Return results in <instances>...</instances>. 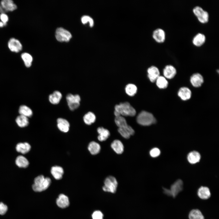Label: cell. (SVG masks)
Instances as JSON below:
<instances>
[{"label": "cell", "instance_id": "11", "mask_svg": "<svg viewBox=\"0 0 219 219\" xmlns=\"http://www.w3.org/2000/svg\"><path fill=\"white\" fill-rule=\"evenodd\" d=\"M57 127L61 131L66 133L69 131L70 125L67 120L62 118H59L57 119Z\"/></svg>", "mask_w": 219, "mask_h": 219}, {"label": "cell", "instance_id": "14", "mask_svg": "<svg viewBox=\"0 0 219 219\" xmlns=\"http://www.w3.org/2000/svg\"><path fill=\"white\" fill-rule=\"evenodd\" d=\"M62 97V95L61 92L58 91L56 90L49 95L48 99L51 104L57 105L60 102Z\"/></svg>", "mask_w": 219, "mask_h": 219}, {"label": "cell", "instance_id": "9", "mask_svg": "<svg viewBox=\"0 0 219 219\" xmlns=\"http://www.w3.org/2000/svg\"><path fill=\"white\" fill-rule=\"evenodd\" d=\"M165 31L161 28H156L152 32L153 38L156 42L158 43L163 42L165 40Z\"/></svg>", "mask_w": 219, "mask_h": 219}, {"label": "cell", "instance_id": "19", "mask_svg": "<svg viewBox=\"0 0 219 219\" xmlns=\"http://www.w3.org/2000/svg\"><path fill=\"white\" fill-rule=\"evenodd\" d=\"M56 203L60 207L63 208L67 207L69 204L68 198L64 194H60L57 199Z\"/></svg>", "mask_w": 219, "mask_h": 219}, {"label": "cell", "instance_id": "30", "mask_svg": "<svg viewBox=\"0 0 219 219\" xmlns=\"http://www.w3.org/2000/svg\"><path fill=\"white\" fill-rule=\"evenodd\" d=\"M19 112L20 115L27 117H31L33 115V112L31 109L25 105L20 106L19 108Z\"/></svg>", "mask_w": 219, "mask_h": 219}, {"label": "cell", "instance_id": "32", "mask_svg": "<svg viewBox=\"0 0 219 219\" xmlns=\"http://www.w3.org/2000/svg\"><path fill=\"white\" fill-rule=\"evenodd\" d=\"M21 57L26 66L27 68L30 67L33 61L32 56L28 53H24L21 54Z\"/></svg>", "mask_w": 219, "mask_h": 219}, {"label": "cell", "instance_id": "28", "mask_svg": "<svg viewBox=\"0 0 219 219\" xmlns=\"http://www.w3.org/2000/svg\"><path fill=\"white\" fill-rule=\"evenodd\" d=\"M96 116L92 112H89L85 113L83 117V120L85 124L90 125L95 121Z\"/></svg>", "mask_w": 219, "mask_h": 219}, {"label": "cell", "instance_id": "16", "mask_svg": "<svg viewBox=\"0 0 219 219\" xmlns=\"http://www.w3.org/2000/svg\"><path fill=\"white\" fill-rule=\"evenodd\" d=\"M206 40L205 35L201 33H199L196 34L192 39L193 44L197 47H200L205 43Z\"/></svg>", "mask_w": 219, "mask_h": 219}, {"label": "cell", "instance_id": "24", "mask_svg": "<svg viewBox=\"0 0 219 219\" xmlns=\"http://www.w3.org/2000/svg\"><path fill=\"white\" fill-rule=\"evenodd\" d=\"M111 146L113 149L117 154H121L123 151V145L122 142L119 140H114L112 143Z\"/></svg>", "mask_w": 219, "mask_h": 219}, {"label": "cell", "instance_id": "26", "mask_svg": "<svg viewBox=\"0 0 219 219\" xmlns=\"http://www.w3.org/2000/svg\"><path fill=\"white\" fill-rule=\"evenodd\" d=\"M16 165L19 167L26 168L29 165V163L27 159L23 155H19L15 160Z\"/></svg>", "mask_w": 219, "mask_h": 219}, {"label": "cell", "instance_id": "1", "mask_svg": "<svg viewBox=\"0 0 219 219\" xmlns=\"http://www.w3.org/2000/svg\"><path fill=\"white\" fill-rule=\"evenodd\" d=\"M136 113L135 109L129 103L126 102L116 105L115 107L114 114L116 117L119 116H134Z\"/></svg>", "mask_w": 219, "mask_h": 219}, {"label": "cell", "instance_id": "17", "mask_svg": "<svg viewBox=\"0 0 219 219\" xmlns=\"http://www.w3.org/2000/svg\"><path fill=\"white\" fill-rule=\"evenodd\" d=\"M190 81L192 85L196 87H200L203 82L202 76L200 74H193L191 77Z\"/></svg>", "mask_w": 219, "mask_h": 219}, {"label": "cell", "instance_id": "6", "mask_svg": "<svg viewBox=\"0 0 219 219\" xmlns=\"http://www.w3.org/2000/svg\"><path fill=\"white\" fill-rule=\"evenodd\" d=\"M66 99L68 107L71 110L74 111L79 107L81 99L79 95L69 93L66 95Z\"/></svg>", "mask_w": 219, "mask_h": 219}, {"label": "cell", "instance_id": "20", "mask_svg": "<svg viewBox=\"0 0 219 219\" xmlns=\"http://www.w3.org/2000/svg\"><path fill=\"white\" fill-rule=\"evenodd\" d=\"M64 170L62 167L58 166L52 167L51 169V173L54 178L57 180L61 179L64 174Z\"/></svg>", "mask_w": 219, "mask_h": 219}, {"label": "cell", "instance_id": "34", "mask_svg": "<svg viewBox=\"0 0 219 219\" xmlns=\"http://www.w3.org/2000/svg\"><path fill=\"white\" fill-rule=\"evenodd\" d=\"M126 93L129 96H133L136 93L137 89L136 86L132 84L127 85L125 87Z\"/></svg>", "mask_w": 219, "mask_h": 219}, {"label": "cell", "instance_id": "40", "mask_svg": "<svg viewBox=\"0 0 219 219\" xmlns=\"http://www.w3.org/2000/svg\"><path fill=\"white\" fill-rule=\"evenodd\" d=\"M103 214L99 210L94 211L92 215V219H103Z\"/></svg>", "mask_w": 219, "mask_h": 219}, {"label": "cell", "instance_id": "18", "mask_svg": "<svg viewBox=\"0 0 219 219\" xmlns=\"http://www.w3.org/2000/svg\"><path fill=\"white\" fill-rule=\"evenodd\" d=\"M197 195L199 197L203 200H207L211 196V193L209 188L206 186H201L197 191Z\"/></svg>", "mask_w": 219, "mask_h": 219}, {"label": "cell", "instance_id": "22", "mask_svg": "<svg viewBox=\"0 0 219 219\" xmlns=\"http://www.w3.org/2000/svg\"><path fill=\"white\" fill-rule=\"evenodd\" d=\"M97 131L99 134L98 139L101 141H106L110 135V132L107 129L102 127H98L97 129Z\"/></svg>", "mask_w": 219, "mask_h": 219}, {"label": "cell", "instance_id": "23", "mask_svg": "<svg viewBox=\"0 0 219 219\" xmlns=\"http://www.w3.org/2000/svg\"><path fill=\"white\" fill-rule=\"evenodd\" d=\"M178 95L182 100H186L190 98L191 92L190 90L188 88L182 87L179 90Z\"/></svg>", "mask_w": 219, "mask_h": 219}, {"label": "cell", "instance_id": "25", "mask_svg": "<svg viewBox=\"0 0 219 219\" xmlns=\"http://www.w3.org/2000/svg\"><path fill=\"white\" fill-rule=\"evenodd\" d=\"M200 158V154L196 151L190 152L187 156L188 162L192 164H195L199 162Z\"/></svg>", "mask_w": 219, "mask_h": 219}, {"label": "cell", "instance_id": "39", "mask_svg": "<svg viewBox=\"0 0 219 219\" xmlns=\"http://www.w3.org/2000/svg\"><path fill=\"white\" fill-rule=\"evenodd\" d=\"M160 154V151L158 148H155L152 149L150 151V156L153 158L158 156Z\"/></svg>", "mask_w": 219, "mask_h": 219}, {"label": "cell", "instance_id": "3", "mask_svg": "<svg viewBox=\"0 0 219 219\" xmlns=\"http://www.w3.org/2000/svg\"><path fill=\"white\" fill-rule=\"evenodd\" d=\"M137 121L140 125L148 126L155 123L156 120L152 114L143 111L141 112L137 116Z\"/></svg>", "mask_w": 219, "mask_h": 219}, {"label": "cell", "instance_id": "41", "mask_svg": "<svg viewBox=\"0 0 219 219\" xmlns=\"http://www.w3.org/2000/svg\"><path fill=\"white\" fill-rule=\"evenodd\" d=\"M8 210L7 206L2 202L0 203V214L3 215Z\"/></svg>", "mask_w": 219, "mask_h": 219}, {"label": "cell", "instance_id": "29", "mask_svg": "<svg viewBox=\"0 0 219 219\" xmlns=\"http://www.w3.org/2000/svg\"><path fill=\"white\" fill-rule=\"evenodd\" d=\"M16 121L18 125L21 127H26L29 124L28 117L20 115L17 117Z\"/></svg>", "mask_w": 219, "mask_h": 219}, {"label": "cell", "instance_id": "10", "mask_svg": "<svg viewBox=\"0 0 219 219\" xmlns=\"http://www.w3.org/2000/svg\"><path fill=\"white\" fill-rule=\"evenodd\" d=\"M148 75L150 80L152 82L156 81L160 76V72L156 66H152L147 70Z\"/></svg>", "mask_w": 219, "mask_h": 219}, {"label": "cell", "instance_id": "27", "mask_svg": "<svg viewBox=\"0 0 219 219\" xmlns=\"http://www.w3.org/2000/svg\"><path fill=\"white\" fill-rule=\"evenodd\" d=\"M100 145L94 141L90 142L88 146L89 151L92 155H96L99 153L100 151Z\"/></svg>", "mask_w": 219, "mask_h": 219}, {"label": "cell", "instance_id": "7", "mask_svg": "<svg viewBox=\"0 0 219 219\" xmlns=\"http://www.w3.org/2000/svg\"><path fill=\"white\" fill-rule=\"evenodd\" d=\"M55 37L60 42H68L72 37L71 33L62 27L57 28L56 31Z\"/></svg>", "mask_w": 219, "mask_h": 219}, {"label": "cell", "instance_id": "21", "mask_svg": "<svg viewBox=\"0 0 219 219\" xmlns=\"http://www.w3.org/2000/svg\"><path fill=\"white\" fill-rule=\"evenodd\" d=\"M31 148L30 145L27 142L19 143L17 144L16 147L18 152L23 154L28 152Z\"/></svg>", "mask_w": 219, "mask_h": 219}, {"label": "cell", "instance_id": "37", "mask_svg": "<svg viewBox=\"0 0 219 219\" xmlns=\"http://www.w3.org/2000/svg\"><path fill=\"white\" fill-rule=\"evenodd\" d=\"M81 21L84 24L89 23V26L91 27H93L94 25V21L93 19L88 16H83L81 18Z\"/></svg>", "mask_w": 219, "mask_h": 219}, {"label": "cell", "instance_id": "43", "mask_svg": "<svg viewBox=\"0 0 219 219\" xmlns=\"http://www.w3.org/2000/svg\"><path fill=\"white\" fill-rule=\"evenodd\" d=\"M4 26V23L2 21H0V27H2Z\"/></svg>", "mask_w": 219, "mask_h": 219}, {"label": "cell", "instance_id": "33", "mask_svg": "<svg viewBox=\"0 0 219 219\" xmlns=\"http://www.w3.org/2000/svg\"><path fill=\"white\" fill-rule=\"evenodd\" d=\"M156 82L157 85L160 89H165L168 86V82L164 77L160 76L156 79Z\"/></svg>", "mask_w": 219, "mask_h": 219}, {"label": "cell", "instance_id": "42", "mask_svg": "<svg viewBox=\"0 0 219 219\" xmlns=\"http://www.w3.org/2000/svg\"><path fill=\"white\" fill-rule=\"evenodd\" d=\"M0 19L2 22L5 23H7L9 20L8 16L4 13H1L0 14Z\"/></svg>", "mask_w": 219, "mask_h": 219}, {"label": "cell", "instance_id": "13", "mask_svg": "<svg viewBox=\"0 0 219 219\" xmlns=\"http://www.w3.org/2000/svg\"><path fill=\"white\" fill-rule=\"evenodd\" d=\"M118 131L120 134L126 139L129 138L131 135L134 133V130L129 125L124 127L118 128Z\"/></svg>", "mask_w": 219, "mask_h": 219}, {"label": "cell", "instance_id": "2", "mask_svg": "<svg viewBox=\"0 0 219 219\" xmlns=\"http://www.w3.org/2000/svg\"><path fill=\"white\" fill-rule=\"evenodd\" d=\"M51 182L49 177H45L42 175L39 176L34 179V183L32 185L33 190L36 192H40L46 189Z\"/></svg>", "mask_w": 219, "mask_h": 219}, {"label": "cell", "instance_id": "31", "mask_svg": "<svg viewBox=\"0 0 219 219\" xmlns=\"http://www.w3.org/2000/svg\"><path fill=\"white\" fill-rule=\"evenodd\" d=\"M189 219H204L202 213L198 209L192 210L189 214Z\"/></svg>", "mask_w": 219, "mask_h": 219}, {"label": "cell", "instance_id": "8", "mask_svg": "<svg viewBox=\"0 0 219 219\" xmlns=\"http://www.w3.org/2000/svg\"><path fill=\"white\" fill-rule=\"evenodd\" d=\"M8 45L9 49L13 52L18 53L22 49V45L20 42L14 38L10 39Z\"/></svg>", "mask_w": 219, "mask_h": 219}, {"label": "cell", "instance_id": "38", "mask_svg": "<svg viewBox=\"0 0 219 219\" xmlns=\"http://www.w3.org/2000/svg\"><path fill=\"white\" fill-rule=\"evenodd\" d=\"M204 10L203 8L199 6H196L193 9V12L196 17L198 16Z\"/></svg>", "mask_w": 219, "mask_h": 219}, {"label": "cell", "instance_id": "5", "mask_svg": "<svg viewBox=\"0 0 219 219\" xmlns=\"http://www.w3.org/2000/svg\"><path fill=\"white\" fill-rule=\"evenodd\" d=\"M117 185L116 179L113 176H109L105 179L103 189L105 192L115 193L116 192Z\"/></svg>", "mask_w": 219, "mask_h": 219}, {"label": "cell", "instance_id": "35", "mask_svg": "<svg viewBox=\"0 0 219 219\" xmlns=\"http://www.w3.org/2000/svg\"><path fill=\"white\" fill-rule=\"evenodd\" d=\"M115 121L118 128L124 127L128 125L125 118L122 116L116 117Z\"/></svg>", "mask_w": 219, "mask_h": 219}, {"label": "cell", "instance_id": "36", "mask_svg": "<svg viewBox=\"0 0 219 219\" xmlns=\"http://www.w3.org/2000/svg\"><path fill=\"white\" fill-rule=\"evenodd\" d=\"M198 21L201 23H207L209 19L208 12L204 10L203 12L197 17Z\"/></svg>", "mask_w": 219, "mask_h": 219}, {"label": "cell", "instance_id": "15", "mask_svg": "<svg viewBox=\"0 0 219 219\" xmlns=\"http://www.w3.org/2000/svg\"><path fill=\"white\" fill-rule=\"evenodd\" d=\"M176 73V68L171 65H166L163 71L165 77L169 79L173 78L175 75Z\"/></svg>", "mask_w": 219, "mask_h": 219}, {"label": "cell", "instance_id": "4", "mask_svg": "<svg viewBox=\"0 0 219 219\" xmlns=\"http://www.w3.org/2000/svg\"><path fill=\"white\" fill-rule=\"evenodd\" d=\"M183 186L182 181L180 179H178L171 186L170 189L163 188L164 193L168 196L175 198L182 190Z\"/></svg>", "mask_w": 219, "mask_h": 219}, {"label": "cell", "instance_id": "12", "mask_svg": "<svg viewBox=\"0 0 219 219\" xmlns=\"http://www.w3.org/2000/svg\"><path fill=\"white\" fill-rule=\"evenodd\" d=\"M0 5L4 9L5 12L12 11L17 8L16 5L11 0H3L0 2Z\"/></svg>", "mask_w": 219, "mask_h": 219}]
</instances>
